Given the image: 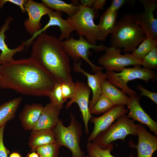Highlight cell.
I'll return each instance as SVG.
<instances>
[{
    "label": "cell",
    "instance_id": "6da1fadb",
    "mask_svg": "<svg viewBox=\"0 0 157 157\" xmlns=\"http://www.w3.org/2000/svg\"><path fill=\"white\" fill-rule=\"evenodd\" d=\"M0 88L24 95L49 97L56 81L31 57L14 60L0 66Z\"/></svg>",
    "mask_w": 157,
    "mask_h": 157
},
{
    "label": "cell",
    "instance_id": "7a4b0ae2",
    "mask_svg": "<svg viewBox=\"0 0 157 157\" xmlns=\"http://www.w3.org/2000/svg\"><path fill=\"white\" fill-rule=\"evenodd\" d=\"M31 56L58 83H74L69 56L55 36L45 31L38 35L33 42Z\"/></svg>",
    "mask_w": 157,
    "mask_h": 157
},
{
    "label": "cell",
    "instance_id": "3957f363",
    "mask_svg": "<svg viewBox=\"0 0 157 157\" xmlns=\"http://www.w3.org/2000/svg\"><path fill=\"white\" fill-rule=\"evenodd\" d=\"M147 38L144 33L134 20L133 14L127 13L117 21L111 34L110 44L124 52H133Z\"/></svg>",
    "mask_w": 157,
    "mask_h": 157
},
{
    "label": "cell",
    "instance_id": "277c9868",
    "mask_svg": "<svg viewBox=\"0 0 157 157\" xmlns=\"http://www.w3.org/2000/svg\"><path fill=\"white\" fill-rule=\"evenodd\" d=\"M97 12L92 8L80 4L76 13L66 19L78 35L85 36L90 43L94 45H96L97 41H105L98 25L94 22Z\"/></svg>",
    "mask_w": 157,
    "mask_h": 157
},
{
    "label": "cell",
    "instance_id": "5b68a950",
    "mask_svg": "<svg viewBox=\"0 0 157 157\" xmlns=\"http://www.w3.org/2000/svg\"><path fill=\"white\" fill-rule=\"evenodd\" d=\"M71 122L67 127L65 126L62 120L60 119L52 130L54 134L56 142L60 147L64 146L72 152V157H85V154L80 146L82 134L81 124L77 120L75 115L70 114Z\"/></svg>",
    "mask_w": 157,
    "mask_h": 157
},
{
    "label": "cell",
    "instance_id": "8992f818",
    "mask_svg": "<svg viewBox=\"0 0 157 157\" xmlns=\"http://www.w3.org/2000/svg\"><path fill=\"white\" fill-rule=\"evenodd\" d=\"M134 121L128 118L126 114L122 115L106 131L99 134L92 142L106 149L113 147V141L124 140L129 135H137L138 125Z\"/></svg>",
    "mask_w": 157,
    "mask_h": 157
},
{
    "label": "cell",
    "instance_id": "52a82bcc",
    "mask_svg": "<svg viewBox=\"0 0 157 157\" xmlns=\"http://www.w3.org/2000/svg\"><path fill=\"white\" fill-rule=\"evenodd\" d=\"M132 68H125L119 73L113 71H107V80L113 85L120 88L129 97L138 94L135 91L130 88L127 85L130 81L139 79L148 83L149 81H156V74L152 70L144 68H141L140 65L133 66Z\"/></svg>",
    "mask_w": 157,
    "mask_h": 157
},
{
    "label": "cell",
    "instance_id": "ba28073f",
    "mask_svg": "<svg viewBox=\"0 0 157 157\" xmlns=\"http://www.w3.org/2000/svg\"><path fill=\"white\" fill-rule=\"evenodd\" d=\"M79 39H74L72 35L69 39L60 41L62 46L69 56L73 61L78 62L81 58L84 60L90 65L92 72L95 73L104 68L92 63L88 57L90 55V50L92 49L97 52L105 50L107 47L103 44L94 45L90 43L81 35H78Z\"/></svg>",
    "mask_w": 157,
    "mask_h": 157
},
{
    "label": "cell",
    "instance_id": "9c48e42d",
    "mask_svg": "<svg viewBox=\"0 0 157 157\" xmlns=\"http://www.w3.org/2000/svg\"><path fill=\"white\" fill-rule=\"evenodd\" d=\"M104 54L98 60V63L107 71L119 72L129 65H141V60L135 58L129 52L121 54L122 50L113 47H107Z\"/></svg>",
    "mask_w": 157,
    "mask_h": 157
},
{
    "label": "cell",
    "instance_id": "30bf717a",
    "mask_svg": "<svg viewBox=\"0 0 157 157\" xmlns=\"http://www.w3.org/2000/svg\"><path fill=\"white\" fill-rule=\"evenodd\" d=\"M144 9V12L133 14L135 22L144 33L147 37L157 40V19L154 17L156 0H140Z\"/></svg>",
    "mask_w": 157,
    "mask_h": 157
},
{
    "label": "cell",
    "instance_id": "8fae6325",
    "mask_svg": "<svg viewBox=\"0 0 157 157\" xmlns=\"http://www.w3.org/2000/svg\"><path fill=\"white\" fill-rule=\"evenodd\" d=\"M26 11L28 13V19L24 22L26 32L31 36L41 29L42 17L53 11L43 3H40L32 0H27L24 5Z\"/></svg>",
    "mask_w": 157,
    "mask_h": 157
},
{
    "label": "cell",
    "instance_id": "7c38bea8",
    "mask_svg": "<svg viewBox=\"0 0 157 157\" xmlns=\"http://www.w3.org/2000/svg\"><path fill=\"white\" fill-rule=\"evenodd\" d=\"M75 91L73 96L66 105L68 109L74 103H77L81 112L85 126V132L87 135L89 134L88 124L92 117L89 108V98L91 90L90 87L83 82L78 81L75 83Z\"/></svg>",
    "mask_w": 157,
    "mask_h": 157
},
{
    "label": "cell",
    "instance_id": "4fadbf2b",
    "mask_svg": "<svg viewBox=\"0 0 157 157\" xmlns=\"http://www.w3.org/2000/svg\"><path fill=\"white\" fill-rule=\"evenodd\" d=\"M128 111V110L126 108L125 105H117L105 112L100 117H92L90 120L93 123L94 128L87 139L88 142L93 141L99 134L106 131L118 118L126 114Z\"/></svg>",
    "mask_w": 157,
    "mask_h": 157
},
{
    "label": "cell",
    "instance_id": "5bb4252c",
    "mask_svg": "<svg viewBox=\"0 0 157 157\" xmlns=\"http://www.w3.org/2000/svg\"><path fill=\"white\" fill-rule=\"evenodd\" d=\"M62 12L58 11H52L49 13L48 14L49 19L47 24L26 41L25 51L27 50L35 38L51 26H57L60 28L61 34L58 38L59 41H61L64 39H69L71 33L74 30L67 19L62 18Z\"/></svg>",
    "mask_w": 157,
    "mask_h": 157
},
{
    "label": "cell",
    "instance_id": "9a60e30c",
    "mask_svg": "<svg viewBox=\"0 0 157 157\" xmlns=\"http://www.w3.org/2000/svg\"><path fill=\"white\" fill-rule=\"evenodd\" d=\"M81 60L78 62L73 61V69L76 72L82 74L87 78L88 85L91 89L92 93V99L89 102V108L90 110L102 93L101 84L107 78L108 76L106 72H103L102 70L97 71L94 74H90L81 68Z\"/></svg>",
    "mask_w": 157,
    "mask_h": 157
},
{
    "label": "cell",
    "instance_id": "2e32d148",
    "mask_svg": "<svg viewBox=\"0 0 157 157\" xmlns=\"http://www.w3.org/2000/svg\"><path fill=\"white\" fill-rule=\"evenodd\" d=\"M138 125V143L133 147L137 150L138 157H152L157 150V137L149 132L141 123Z\"/></svg>",
    "mask_w": 157,
    "mask_h": 157
},
{
    "label": "cell",
    "instance_id": "e0dca14e",
    "mask_svg": "<svg viewBox=\"0 0 157 157\" xmlns=\"http://www.w3.org/2000/svg\"><path fill=\"white\" fill-rule=\"evenodd\" d=\"M130 101L128 108L129 112L127 115L128 118H132L134 121L145 124L150 130L157 135V122L154 120L143 110L140 103V97L135 95L130 97Z\"/></svg>",
    "mask_w": 157,
    "mask_h": 157
},
{
    "label": "cell",
    "instance_id": "ac0fdd59",
    "mask_svg": "<svg viewBox=\"0 0 157 157\" xmlns=\"http://www.w3.org/2000/svg\"><path fill=\"white\" fill-rule=\"evenodd\" d=\"M63 107L51 102L47 104L32 130H53L59 121V116Z\"/></svg>",
    "mask_w": 157,
    "mask_h": 157
},
{
    "label": "cell",
    "instance_id": "d6986e66",
    "mask_svg": "<svg viewBox=\"0 0 157 157\" xmlns=\"http://www.w3.org/2000/svg\"><path fill=\"white\" fill-rule=\"evenodd\" d=\"M14 19L13 18L10 16L8 17L0 29V50L1 51L0 55L1 65L6 63L14 60L13 56L15 54L23 51L26 46V41L24 40L18 47L11 49L8 47L5 42V33L9 29V24Z\"/></svg>",
    "mask_w": 157,
    "mask_h": 157
},
{
    "label": "cell",
    "instance_id": "ffe728a7",
    "mask_svg": "<svg viewBox=\"0 0 157 157\" xmlns=\"http://www.w3.org/2000/svg\"><path fill=\"white\" fill-rule=\"evenodd\" d=\"M44 106L39 103L26 104L19 115V118L24 129L32 130L41 114Z\"/></svg>",
    "mask_w": 157,
    "mask_h": 157
},
{
    "label": "cell",
    "instance_id": "44dd1931",
    "mask_svg": "<svg viewBox=\"0 0 157 157\" xmlns=\"http://www.w3.org/2000/svg\"><path fill=\"white\" fill-rule=\"evenodd\" d=\"M56 142L55 137L52 130L43 129L32 130L28 143L31 151H34L38 147Z\"/></svg>",
    "mask_w": 157,
    "mask_h": 157
},
{
    "label": "cell",
    "instance_id": "7402d4cb",
    "mask_svg": "<svg viewBox=\"0 0 157 157\" xmlns=\"http://www.w3.org/2000/svg\"><path fill=\"white\" fill-rule=\"evenodd\" d=\"M102 93L108 97L115 106L119 105H129L130 98L122 90L117 88L109 82L106 79L101 84Z\"/></svg>",
    "mask_w": 157,
    "mask_h": 157
},
{
    "label": "cell",
    "instance_id": "603a6c76",
    "mask_svg": "<svg viewBox=\"0 0 157 157\" xmlns=\"http://www.w3.org/2000/svg\"><path fill=\"white\" fill-rule=\"evenodd\" d=\"M22 99V97H19L0 105V127L15 117Z\"/></svg>",
    "mask_w": 157,
    "mask_h": 157
},
{
    "label": "cell",
    "instance_id": "cb8c5ba5",
    "mask_svg": "<svg viewBox=\"0 0 157 157\" xmlns=\"http://www.w3.org/2000/svg\"><path fill=\"white\" fill-rule=\"evenodd\" d=\"M117 12H110L106 10L101 15L98 26L105 40L114 28L117 17Z\"/></svg>",
    "mask_w": 157,
    "mask_h": 157
},
{
    "label": "cell",
    "instance_id": "d4e9b609",
    "mask_svg": "<svg viewBox=\"0 0 157 157\" xmlns=\"http://www.w3.org/2000/svg\"><path fill=\"white\" fill-rule=\"evenodd\" d=\"M41 1L49 8L56 11L64 12L69 17L72 16L76 13L80 5L75 6L72 3H67L60 0H42Z\"/></svg>",
    "mask_w": 157,
    "mask_h": 157
},
{
    "label": "cell",
    "instance_id": "484cf974",
    "mask_svg": "<svg viewBox=\"0 0 157 157\" xmlns=\"http://www.w3.org/2000/svg\"><path fill=\"white\" fill-rule=\"evenodd\" d=\"M157 46V40L147 37L131 53L135 58L141 60L145 55Z\"/></svg>",
    "mask_w": 157,
    "mask_h": 157
},
{
    "label": "cell",
    "instance_id": "4316f807",
    "mask_svg": "<svg viewBox=\"0 0 157 157\" xmlns=\"http://www.w3.org/2000/svg\"><path fill=\"white\" fill-rule=\"evenodd\" d=\"M115 106L110 99L102 93L90 112L91 115H100L105 113Z\"/></svg>",
    "mask_w": 157,
    "mask_h": 157
},
{
    "label": "cell",
    "instance_id": "83f0119b",
    "mask_svg": "<svg viewBox=\"0 0 157 157\" xmlns=\"http://www.w3.org/2000/svg\"><path fill=\"white\" fill-rule=\"evenodd\" d=\"M86 147L89 157H115L110 153L113 147L104 149L93 142H88ZM132 156L133 154H131L130 157Z\"/></svg>",
    "mask_w": 157,
    "mask_h": 157
},
{
    "label": "cell",
    "instance_id": "f1b7e54d",
    "mask_svg": "<svg viewBox=\"0 0 157 157\" xmlns=\"http://www.w3.org/2000/svg\"><path fill=\"white\" fill-rule=\"evenodd\" d=\"M60 147L55 142L39 147L34 151L43 157H58Z\"/></svg>",
    "mask_w": 157,
    "mask_h": 157
},
{
    "label": "cell",
    "instance_id": "f546056e",
    "mask_svg": "<svg viewBox=\"0 0 157 157\" xmlns=\"http://www.w3.org/2000/svg\"><path fill=\"white\" fill-rule=\"evenodd\" d=\"M144 68L151 70L157 69V47L151 50L141 60Z\"/></svg>",
    "mask_w": 157,
    "mask_h": 157
},
{
    "label": "cell",
    "instance_id": "4dcf8cb0",
    "mask_svg": "<svg viewBox=\"0 0 157 157\" xmlns=\"http://www.w3.org/2000/svg\"><path fill=\"white\" fill-rule=\"evenodd\" d=\"M50 102L63 107L65 102L62 93L61 84L57 83L48 97Z\"/></svg>",
    "mask_w": 157,
    "mask_h": 157
},
{
    "label": "cell",
    "instance_id": "1f68e13d",
    "mask_svg": "<svg viewBox=\"0 0 157 157\" xmlns=\"http://www.w3.org/2000/svg\"><path fill=\"white\" fill-rule=\"evenodd\" d=\"M61 89L64 101L68 99H71L73 96L75 91V83L70 84L64 83L61 84Z\"/></svg>",
    "mask_w": 157,
    "mask_h": 157
},
{
    "label": "cell",
    "instance_id": "d6a6232c",
    "mask_svg": "<svg viewBox=\"0 0 157 157\" xmlns=\"http://www.w3.org/2000/svg\"><path fill=\"white\" fill-rule=\"evenodd\" d=\"M133 0H113L110 6L106 10L110 12H117L118 10L124 5L127 3H132Z\"/></svg>",
    "mask_w": 157,
    "mask_h": 157
},
{
    "label": "cell",
    "instance_id": "836d02e7",
    "mask_svg": "<svg viewBox=\"0 0 157 157\" xmlns=\"http://www.w3.org/2000/svg\"><path fill=\"white\" fill-rule=\"evenodd\" d=\"M136 88L137 90L141 92V93L139 94L140 96H146L149 98L156 104H157V93L151 92L145 89L140 84L137 85Z\"/></svg>",
    "mask_w": 157,
    "mask_h": 157
},
{
    "label": "cell",
    "instance_id": "e575fe53",
    "mask_svg": "<svg viewBox=\"0 0 157 157\" xmlns=\"http://www.w3.org/2000/svg\"><path fill=\"white\" fill-rule=\"evenodd\" d=\"M6 124L0 127V157H8L9 151L5 146L3 141L4 129Z\"/></svg>",
    "mask_w": 157,
    "mask_h": 157
},
{
    "label": "cell",
    "instance_id": "d590c367",
    "mask_svg": "<svg viewBox=\"0 0 157 157\" xmlns=\"http://www.w3.org/2000/svg\"><path fill=\"white\" fill-rule=\"evenodd\" d=\"M106 2V0H95L92 8L96 12H97L99 10H102Z\"/></svg>",
    "mask_w": 157,
    "mask_h": 157
},
{
    "label": "cell",
    "instance_id": "8d00e7d4",
    "mask_svg": "<svg viewBox=\"0 0 157 157\" xmlns=\"http://www.w3.org/2000/svg\"><path fill=\"white\" fill-rule=\"evenodd\" d=\"M26 0H5V2H9L18 6L21 9L22 13H24L25 10L24 5L27 1Z\"/></svg>",
    "mask_w": 157,
    "mask_h": 157
},
{
    "label": "cell",
    "instance_id": "74e56055",
    "mask_svg": "<svg viewBox=\"0 0 157 157\" xmlns=\"http://www.w3.org/2000/svg\"><path fill=\"white\" fill-rule=\"evenodd\" d=\"M95 0H81L80 1L81 4L89 8H92Z\"/></svg>",
    "mask_w": 157,
    "mask_h": 157
},
{
    "label": "cell",
    "instance_id": "f35d334b",
    "mask_svg": "<svg viewBox=\"0 0 157 157\" xmlns=\"http://www.w3.org/2000/svg\"><path fill=\"white\" fill-rule=\"evenodd\" d=\"M27 156L28 157H39L38 154L34 151L28 154Z\"/></svg>",
    "mask_w": 157,
    "mask_h": 157
},
{
    "label": "cell",
    "instance_id": "ab89813d",
    "mask_svg": "<svg viewBox=\"0 0 157 157\" xmlns=\"http://www.w3.org/2000/svg\"><path fill=\"white\" fill-rule=\"evenodd\" d=\"M9 157H21L20 155L17 152H13L12 153Z\"/></svg>",
    "mask_w": 157,
    "mask_h": 157
},
{
    "label": "cell",
    "instance_id": "60d3db41",
    "mask_svg": "<svg viewBox=\"0 0 157 157\" xmlns=\"http://www.w3.org/2000/svg\"><path fill=\"white\" fill-rule=\"evenodd\" d=\"M5 3L4 0H0V10Z\"/></svg>",
    "mask_w": 157,
    "mask_h": 157
},
{
    "label": "cell",
    "instance_id": "b9f144b4",
    "mask_svg": "<svg viewBox=\"0 0 157 157\" xmlns=\"http://www.w3.org/2000/svg\"><path fill=\"white\" fill-rule=\"evenodd\" d=\"M1 65V64L0 63V82L1 80V74H0V66Z\"/></svg>",
    "mask_w": 157,
    "mask_h": 157
},
{
    "label": "cell",
    "instance_id": "7bdbcfd3",
    "mask_svg": "<svg viewBox=\"0 0 157 157\" xmlns=\"http://www.w3.org/2000/svg\"><path fill=\"white\" fill-rule=\"evenodd\" d=\"M85 157H89L88 156H85Z\"/></svg>",
    "mask_w": 157,
    "mask_h": 157
},
{
    "label": "cell",
    "instance_id": "ee69618b",
    "mask_svg": "<svg viewBox=\"0 0 157 157\" xmlns=\"http://www.w3.org/2000/svg\"><path fill=\"white\" fill-rule=\"evenodd\" d=\"M39 157H42V156H40Z\"/></svg>",
    "mask_w": 157,
    "mask_h": 157
},
{
    "label": "cell",
    "instance_id": "f6af8a7d",
    "mask_svg": "<svg viewBox=\"0 0 157 157\" xmlns=\"http://www.w3.org/2000/svg\"></svg>",
    "mask_w": 157,
    "mask_h": 157
}]
</instances>
